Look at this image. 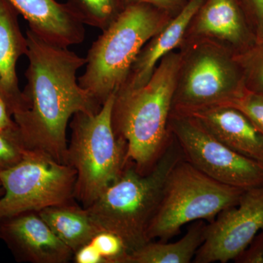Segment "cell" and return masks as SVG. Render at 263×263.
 I'll return each instance as SVG.
<instances>
[{
    "label": "cell",
    "instance_id": "cell-1",
    "mask_svg": "<svg viewBox=\"0 0 263 263\" xmlns=\"http://www.w3.org/2000/svg\"><path fill=\"white\" fill-rule=\"evenodd\" d=\"M26 37L29 65L22 91L25 105L13 117L26 150L67 164L69 122L76 114L96 113L102 105L79 84L76 75L86 59L44 41L29 29Z\"/></svg>",
    "mask_w": 263,
    "mask_h": 263
},
{
    "label": "cell",
    "instance_id": "cell-2",
    "mask_svg": "<svg viewBox=\"0 0 263 263\" xmlns=\"http://www.w3.org/2000/svg\"><path fill=\"white\" fill-rule=\"evenodd\" d=\"M180 60L179 50L171 52L144 86L116 93L114 129L127 144L128 160L141 174L155 167L171 141L170 117Z\"/></svg>",
    "mask_w": 263,
    "mask_h": 263
},
{
    "label": "cell",
    "instance_id": "cell-3",
    "mask_svg": "<svg viewBox=\"0 0 263 263\" xmlns=\"http://www.w3.org/2000/svg\"><path fill=\"white\" fill-rule=\"evenodd\" d=\"M183 158L171 135L167 148L149 172L143 174L129 161L122 175L87 209L100 230L119 235L129 253L148 243L147 231L174 166Z\"/></svg>",
    "mask_w": 263,
    "mask_h": 263
},
{
    "label": "cell",
    "instance_id": "cell-4",
    "mask_svg": "<svg viewBox=\"0 0 263 263\" xmlns=\"http://www.w3.org/2000/svg\"><path fill=\"white\" fill-rule=\"evenodd\" d=\"M174 16L149 5L124 6L91 44L81 87L103 105L124 84L141 48Z\"/></svg>",
    "mask_w": 263,
    "mask_h": 263
},
{
    "label": "cell",
    "instance_id": "cell-5",
    "mask_svg": "<svg viewBox=\"0 0 263 263\" xmlns=\"http://www.w3.org/2000/svg\"><path fill=\"white\" fill-rule=\"evenodd\" d=\"M116 94L96 113L79 112L70 122L67 164L76 172L75 199L89 207L122 175L129 162L125 141L112 124Z\"/></svg>",
    "mask_w": 263,
    "mask_h": 263
},
{
    "label": "cell",
    "instance_id": "cell-6",
    "mask_svg": "<svg viewBox=\"0 0 263 263\" xmlns=\"http://www.w3.org/2000/svg\"><path fill=\"white\" fill-rule=\"evenodd\" d=\"M171 113L227 105L245 92L234 53L207 41L183 42Z\"/></svg>",
    "mask_w": 263,
    "mask_h": 263
},
{
    "label": "cell",
    "instance_id": "cell-7",
    "mask_svg": "<svg viewBox=\"0 0 263 263\" xmlns=\"http://www.w3.org/2000/svg\"><path fill=\"white\" fill-rule=\"evenodd\" d=\"M246 190L219 182L199 171L183 157L170 173L163 195L147 231L148 241L167 242L185 224L212 222L223 210L239 202Z\"/></svg>",
    "mask_w": 263,
    "mask_h": 263
},
{
    "label": "cell",
    "instance_id": "cell-8",
    "mask_svg": "<svg viewBox=\"0 0 263 263\" xmlns=\"http://www.w3.org/2000/svg\"><path fill=\"white\" fill-rule=\"evenodd\" d=\"M0 221L75 199V170L39 152L27 150L18 163L0 172Z\"/></svg>",
    "mask_w": 263,
    "mask_h": 263
},
{
    "label": "cell",
    "instance_id": "cell-9",
    "mask_svg": "<svg viewBox=\"0 0 263 263\" xmlns=\"http://www.w3.org/2000/svg\"><path fill=\"white\" fill-rule=\"evenodd\" d=\"M169 130L185 160L209 177L242 190L263 186V164L231 149L195 117L171 113Z\"/></svg>",
    "mask_w": 263,
    "mask_h": 263
},
{
    "label": "cell",
    "instance_id": "cell-10",
    "mask_svg": "<svg viewBox=\"0 0 263 263\" xmlns=\"http://www.w3.org/2000/svg\"><path fill=\"white\" fill-rule=\"evenodd\" d=\"M263 229V186L248 189L239 202L208 224L206 236L194 263H226L245 250Z\"/></svg>",
    "mask_w": 263,
    "mask_h": 263
},
{
    "label": "cell",
    "instance_id": "cell-11",
    "mask_svg": "<svg viewBox=\"0 0 263 263\" xmlns=\"http://www.w3.org/2000/svg\"><path fill=\"white\" fill-rule=\"evenodd\" d=\"M195 41H210L235 54L253 44L256 37L240 0H204L183 43Z\"/></svg>",
    "mask_w": 263,
    "mask_h": 263
},
{
    "label": "cell",
    "instance_id": "cell-12",
    "mask_svg": "<svg viewBox=\"0 0 263 263\" xmlns=\"http://www.w3.org/2000/svg\"><path fill=\"white\" fill-rule=\"evenodd\" d=\"M0 239L19 262L67 263L73 257V252L37 212L22 213L0 221Z\"/></svg>",
    "mask_w": 263,
    "mask_h": 263
},
{
    "label": "cell",
    "instance_id": "cell-13",
    "mask_svg": "<svg viewBox=\"0 0 263 263\" xmlns=\"http://www.w3.org/2000/svg\"><path fill=\"white\" fill-rule=\"evenodd\" d=\"M27 20L29 29L44 41L62 48L80 44L84 24L66 3L57 0H8Z\"/></svg>",
    "mask_w": 263,
    "mask_h": 263
},
{
    "label": "cell",
    "instance_id": "cell-14",
    "mask_svg": "<svg viewBox=\"0 0 263 263\" xmlns=\"http://www.w3.org/2000/svg\"><path fill=\"white\" fill-rule=\"evenodd\" d=\"M203 1L188 0L181 11L151 38L141 48L125 82L118 91L138 89L150 80L161 60L181 46L186 29Z\"/></svg>",
    "mask_w": 263,
    "mask_h": 263
},
{
    "label": "cell",
    "instance_id": "cell-15",
    "mask_svg": "<svg viewBox=\"0 0 263 263\" xmlns=\"http://www.w3.org/2000/svg\"><path fill=\"white\" fill-rule=\"evenodd\" d=\"M181 114L195 117L231 149L263 164V135L238 109L216 105Z\"/></svg>",
    "mask_w": 263,
    "mask_h": 263
},
{
    "label": "cell",
    "instance_id": "cell-16",
    "mask_svg": "<svg viewBox=\"0 0 263 263\" xmlns=\"http://www.w3.org/2000/svg\"><path fill=\"white\" fill-rule=\"evenodd\" d=\"M19 15L8 0H0V98L13 117L25 105L16 67L19 59L27 56L28 43L19 26Z\"/></svg>",
    "mask_w": 263,
    "mask_h": 263
},
{
    "label": "cell",
    "instance_id": "cell-17",
    "mask_svg": "<svg viewBox=\"0 0 263 263\" xmlns=\"http://www.w3.org/2000/svg\"><path fill=\"white\" fill-rule=\"evenodd\" d=\"M54 234L74 252L92 239L100 230L87 209L76 199L38 212Z\"/></svg>",
    "mask_w": 263,
    "mask_h": 263
},
{
    "label": "cell",
    "instance_id": "cell-18",
    "mask_svg": "<svg viewBox=\"0 0 263 263\" xmlns=\"http://www.w3.org/2000/svg\"><path fill=\"white\" fill-rule=\"evenodd\" d=\"M205 221L197 220L189 227L182 238L175 243L152 242L145 243L129 254L127 263H190L206 236Z\"/></svg>",
    "mask_w": 263,
    "mask_h": 263
},
{
    "label": "cell",
    "instance_id": "cell-19",
    "mask_svg": "<svg viewBox=\"0 0 263 263\" xmlns=\"http://www.w3.org/2000/svg\"><path fill=\"white\" fill-rule=\"evenodd\" d=\"M84 24L104 30L124 8L122 0H67Z\"/></svg>",
    "mask_w": 263,
    "mask_h": 263
},
{
    "label": "cell",
    "instance_id": "cell-20",
    "mask_svg": "<svg viewBox=\"0 0 263 263\" xmlns=\"http://www.w3.org/2000/svg\"><path fill=\"white\" fill-rule=\"evenodd\" d=\"M234 56L241 70L246 90L263 96V41H256Z\"/></svg>",
    "mask_w": 263,
    "mask_h": 263
},
{
    "label": "cell",
    "instance_id": "cell-21",
    "mask_svg": "<svg viewBox=\"0 0 263 263\" xmlns=\"http://www.w3.org/2000/svg\"><path fill=\"white\" fill-rule=\"evenodd\" d=\"M90 241L98 249L105 263H127L129 252L119 235L101 230Z\"/></svg>",
    "mask_w": 263,
    "mask_h": 263
},
{
    "label": "cell",
    "instance_id": "cell-22",
    "mask_svg": "<svg viewBox=\"0 0 263 263\" xmlns=\"http://www.w3.org/2000/svg\"><path fill=\"white\" fill-rule=\"evenodd\" d=\"M227 105L238 109L245 114L263 135V96L246 90L242 96Z\"/></svg>",
    "mask_w": 263,
    "mask_h": 263
},
{
    "label": "cell",
    "instance_id": "cell-23",
    "mask_svg": "<svg viewBox=\"0 0 263 263\" xmlns=\"http://www.w3.org/2000/svg\"><path fill=\"white\" fill-rule=\"evenodd\" d=\"M27 151L16 142L0 133V172L18 163Z\"/></svg>",
    "mask_w": 263,
    "mask_h": 263
},
{
    "label": "cell",
    "instance_id": "cell-24",
    "mask_svg": "<svg viewBox=\"0 0 263 263\" xmlns=\"http://www.w3.org/2000/svg\"><path fill=\"white\" fill-rule=\"evenodd\" d=\"M256 41H263V0H240Z\"/></svg>",
    "mask_w": 263,
    "mask_h": 263
},
{
    "label": "cell",
    "instance_id": "cell-25",
    "mask_svg": "<svg viewBox=\"0 0 263 263\" xmlns=\"http://www.w3.org/2000/svg\"><path fill=\"white\" fill-rule=\"evenodd\" d=\"M0 133L23 147L20 131L4 100L0 98Z\"/></svg>",
    "mask_w": 263,
    "mask_h": 263
},
{
    "label": "cell",
    "instance_id": "cell-26",
    "mask_svg": "<svg viewBox=\"0 0 263 263\" xmlns=\"http://www.w3.org/2000/svg\"><path fill=\"white\" fill-rule=\"evenodd\" d=\"M233 261L235 263H263V229Z\"/></svg>",
    "mask_w": 263,
    "mask_h": 263
},
{
    "label": "cell",
    "instance_id": "cell-27",
    "mask_svg": "<svg viewBox=\"0 0 263 263\" xmlns=\"http://www.w3.org/2000/svg\"><path fill=\"white\" fill-rule=\"evenodd\" d=\"M124 6L131 4L152 5L170 14L176 15L181 11L188 0H122Z\"/></svg>",
    "mask_w": 263,
    "mask_h": 263
},
{
    "label": "cell",
    "instance_id": "cell-28",
    "mask_svg": "<svg viewBox=\"0 0 263 263\" xmlns=\"http://www.w3.org/2000/svg\"><path fill=\"white\" fill-rule=\"evenodd\" d=\"M72 259L76 263H105L103 257L91 241L76 250Z\"/></svg>",
    "mask_w": 263,
    "mask_h": 263
},
{
    "label": "cell",
    "instance_id": "cell-29",
    "mask_svg": "<svg viewBox=\"0 0 263 263\" xmlns=\"http://www.w3.org/2000/svg\"><path fill=\"white\" fill-rule=\"evenodd\" d=\"M3 195H4V189H3L2 183L0 182V197L3 196Z\"/></svg>",
    "mask_w": 263,
    "mask_h": 263
}]
</instances>
